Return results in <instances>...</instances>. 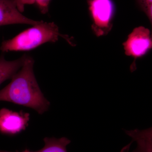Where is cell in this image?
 Here are the masks:
<instances>
[{"label":"cell","instance_id":"cell-1","mask_svg":"<svg viewBox=\"0 0 152 152\" xmlns=\"http://www.w3.org/2000/svg\"><path fill=\"white\" fill-rule=\"evenodd\" d=\"M34 61L26 56L20 71L7 86L0 91V101L8 102L35 110L39 114L47 111L50 103L44 96L34 72Z\"/></svg>","mask_w":152,"mask_h":152},{"label":"cell","instance_id":"cell-2","mask_svg":"<svg viewBox=\"0 0 152 152\" xmlns=\"http://www.w3.org/2000/svg\"><path fill=\"white\" fill-rule=\"evenodd\" d=\"M60 36L56 24L42 21L12 39L4 41L0 49L3 52L31 50L46 43L57 42Z\"/></svg>","mask_w":152,"mask_h":152},{"label":"cell","instance_id":"cell-3","mask_svg":"<svg viewBox=\"0 0 152 152\" xmlns=\"http://www.w3.org/2000/svg\"><path fill=\"white\" fill-rule=\"evenodd\" d=\"M90 13L94 21L93 28L99 35L104 34L110 27L115 14V7L112 0H88Z\"/></svg>","mask_w":152,"mask_h":152},{"label":"cell","instance_id":"cell-4","mask_svg":"<svg viewBox=\"0 0 152 152\" xmlns=\"http://www.w3.org/2000/svg\"><path fill=\"white\" fill-rule=\"evenodd\" d=\"M126 54L135 58H140L152 49V34L143 26L136 28L124 44Z\"/></svg>","mask_w":152,"mask_h":152},{"label":"cell","instance_id":"cell-5","mask_svg":"<svg viewBox=\"0 0 152 152\" xmlns=\"http://www.w3.org/2000/svg\"><path fill=\"white\" fill-rule=\"evenodd\" d=\"M30 115L23 111H13L6 108L0 110V132L8 135H15L26 129Z\"/></svg>","mask_w":152,"mask_h":152},{"label":"cell","instance_id":"cell-6","mask_svg":"<svg viewBox=\"0 0 152 152\" xmlns=\"http://www.w3.org/2000/svg\"><path fill=\"white\" fill-rule=\"evenodd\" d=\"M42 21L28 18L22 15L15 0H0V27L18 24L34 26Z\"/></svg>","mask_w":152,"mask_h":152},{"label":"cell","instance_id":"cell-7","mask_svg":"<svg viewBox=\"0 0 152 152\" xmlns=\"http://www.w3.org/2000/svg\"><path fill=\"white\" fill-rule=\"evenodd\" d=\"M26 55L15 61H8L3 55L0 56V85L13 77L23 64Z\"/></svg>","mask_w":152,"mask_h":152},{"label":"cell","instance_id":"cell-8","mask_svg":"<svg viewBox=\"0 0 152 152\" xmlns=\"http://www.w3.org/2000/svg\"><path fill=\"white\" fill-rule=\"evenodd\" d=\"M43 148L36 152H67L66 147L71 142L67 138L46 137L44 139Z\"/></svg>","mask_w":152,"mask_h":152},{"label":"cell","instance_id":"cell-9","mask_svg":"<svg viewBox=\"0 0 152 152\" xmlns=\"http://www.w3.org/2000/svg\"><path fill=\"white\" fill-rule=\"evenodd\" d=\"M125 132L131 137L133 142L139 140H152V127L144 130H126Z\"/></svg>","mask_w":152,"mask_h":152},{"label":"cell","instance_id":"cell-10","mask_svg":"<svg viewBox=\"0 0 152 152\" xmlns=\"http://www.w3.org/2000/svg\"><path fill=\"white\" fill-rule=\"evenodd\" d=\"M136 142L137 143V148L132 152H152L148 140H140Z\"/></svg>","mask_w":152,"mask_h":152},{"label":"cell","instance_id":"cell-11","mask_svg":"<svg viewBox=\"0 0 152 152\" xmlns=\"http://www.w3.org/2000/svg\"><path fill=\"white\" fill-rule=\"evenodd\" d=\"M38 7L43 14H45L48 10L49 4L51 0H35Z\"/></svg>","mask_w":152,"mask_h":152},{"label":"cell","instance_id":"cell-12","mask_svg":"<svg viewBox=\"0 0 152 152\" xmlns=\"http://www.w3.org/2000/svg\"><path fill=\"white\" fill-rule=\"evenodd\" d=\"M16 2L18 8L21 12L24 11L25 6L26 4H32L35 3V0H15Z\"/></svg>","mask_w":152,"mask_h":152},{"label":"cell","instance_id":"cell-13","mask_svg":"<svg viewBox=\"0 0 152 152\" xmlns=\"http://www.w3.org/2000/svg\"><path fill=\"white\" fill-rule=\"evenodd\" d=\"M136 1L138 4L139 7L144 12L152 3V0H136Z\"/></svg>","mask_w":152,"mask_h":152},{"label":"cell","instance_id":"cell-14","mask_svg":"<svg viewBox=\"0 0 152 152\" xmlns=\"http://www.w3.org/2000/svg\"><path fill=\"white\" fill-rule=\"evenodd\" d=\"M148 18L151 25L152 28V3L147 8L146 10L144 12Z\"/></svg>","mask_w":152,"mask_h":152},{"label":"cell","instance_id":"cell-15","mask_svg":"<svg viewBox=\"0 0 152 152\" xmlns=\"http://www.w3.org/2000/svg\"><path fill=\"white\" fill-rule=\"evenodd\" d=\"M149 143L150 147H151V149L152 151V140H149Z\"/></svg>","mask_w":152,"mask_h":152},{"label":"cell","instance_id":"cell-16","mask_svg":"<svg viewBox=\"0 0 152 152\" xmlns=\"http://www.w3.org/2000/svg\"><path fill=\"white\" fill-rule=\"evenodd\" d=\"M32 152L31 151H29V150H28V149H26L25 150V151H23V152Z\"/></svg>","mask_w":152,"mask_h":152}]
</instances>
